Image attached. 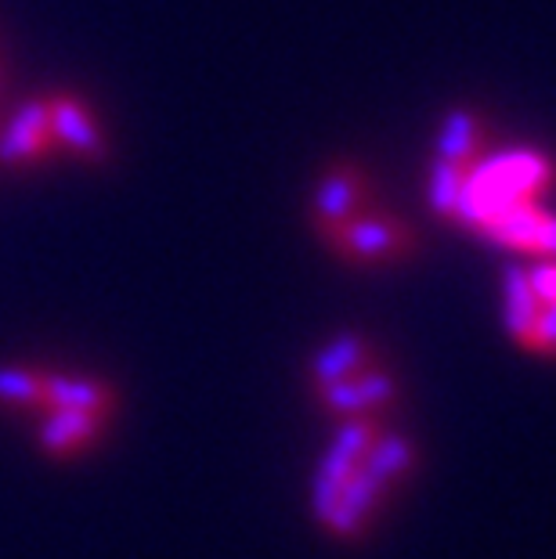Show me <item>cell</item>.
Masks as SVG:
<instances>
[{
  "instance_id": "obj_9",
  "label": "cell",
  "mask_w": 556,
  "mask_h": 559,
  "mask_svg": "<svg viewBox=\"0 0 556 559\" xmlns=\"http://www.w3.org/2000/svg\"><path fill=\"white\" fill-rule=\"evenodd\" d=\"M477 166H466V163H448V159H437L430 163V174H427V199H430V210L437 213L441 221L456 224L459 217V202H463V192L470 185V177Z\"/></svg>"
},
{
  "instance_id": "obj_7",
  "label": "cell",
  "mask_w": 556,
  "mask_h": 559,
  "mask_svg": "<svg viewBox=\"0 0 556 559\" xmlns=\"http://www.w3.org/2000/svg\"><path fill=\"white\" fill-rule=\"evenodd\" d=\"M484 145H488V120L477 109H452L437 130V159L481 166Z\"/></svg>"
},
{
  "instance_id": "obj_12",
  "label": "cell",
  "mask_w": 556,
  "mask_h": 559,
  "mask_svg": "<svg viewBox=\"0 0 556 559\" xmlns=\"http://www.w3.org/2000/svg\"><path fill=\"white\" fill-rule=\"evenodd\" d=\"M390 495H394V484L376 477V473L365 469L362 462L354 466L347 484H343V502H347L351 509H358L365 520H372L376 513H380V509L390 502Z\"/></svg>"
},
{
  "instance_id": "obj_11",
  "label": "cell",
  "mask_w": 556,
  "mask_h": 559,
  "mask_svg": "<svg viewBox=\"0 0 556 559\" xmlns=\"http://www.w3.org/2000/svg\"><path fill=\"white\" fill-rule=\"evenodd\" d=\"M362 466L372 469L376 477H383L390 484H401L412 469H416V448H412V440L383 430L380 440L369 448V455L362 459Z\"/></svg>"
},
{
  "instance_id": "obj_14",
  "label": "cell",
  "mask_w": 556,
  "mask_h": 559,
  "mask_svg": "<svg viewBox=\"0 0 556 559\" xmlns=\"http://www.w3.org/2000/svg\"><path fill=\"white\" fill-rule=\"evenodd\" d=\"M524 350H535L542 358H556V304H542V311L535 318V325L524 340H520Z\"/></svg>"
},
{
  "instance_id": "obj_8",
  "label": "cell",
  "mask_w": 556,
  "mask_h": 559,
  "mask_svg": "<svg viewBox=\"0 0 556 559\" xmlns=\"http://www.w3.org/2000/svg\"><path fill=\"white\" fill-rule=\"evenodd\" d=\"M542 217H546V213L535 206V199H513L495 213L484 235H492L495 242L517 249V253H535Z\"/></svg>"
},
{
  "instance_id": "obj_2",
  "label": "cell",
  "mask_w": 556,
  "mask_h": 559,
  "mask_svg": "<svg viewBox=\"0 0 556 559\" xmlns=\"http://www.w3.org/2000/svg\"><path fill=\"white\" fill-rule=\"evenodd\" d=\"M55 152H76L84 159H98L105 152L102 130L87 105L73 98L33 102L8 123L4 141H0V156L11 166L44 163Z\"/></svg>"
},
{
  "instance_id": "obj_4",
  "label": "cell",
  "mask_w": 556,
  "mask_h": 559,
  "mask_svg": "<svg viewBox=\"0 0 556 559\" xmlns=\"http://www.w3.org/2000/svg\"><path fill=\"white\" fill-rule=\"evenodd\" d=\"M369 195H372V177L365 174L358 163H351V159L329 163L311 195L315 231L329 235L333 228H340V224H347L351 217H358Z\"/></svg>"
},
{
  "instance_id": "obj_6",
  "label": "cell",
  "mask_w": 556,
  "mask_h": 559,
  "mask_svg": "<svg viewBox=\"0 0 556 559\" xmlns=\"http://www.w3.org/2000/svg\"><path fill=\"white\" fill-rule=\"evenodd\" d=\"M376 361H380V354H376L369 340L358 336V332H340V336H333L315 350L311 365H307V376H311V386H326L336 383V379L358 376Z\"/></svg>"
},
{
  "instance_id": "obj_16",
  "label": "cell",
  "mask_w": 556,
  "mask_h": 559,
  "mask_svg": "<svg viewBox=\"0 0 556 559\" xmlns=\"http://www.w3.org/2000/svg\"><path fill=\"white\" fill-rule=\"evenodd\" d=\"M535 253L546 257V260H556V217L546 213L539 224V239H535Z\"/></svg>"
},
{
  "instance_id": "obj_1",
  "label": "cell",
  "mask_w": 556,
  "mask_h": 559,
  "mask_svg": "<svg viewBox=\"0 0 556 559\" xmlns=\"http://www.w3.org/2000/svg\"><path fill=\"white\" fill-rule=\"evenodd\" d=\"M0 401L40 415L47 455L73 459L94 448L113 415V390L87 376H47L29 368H0Z\"/></svg>"
},
{
  "instance_id": "obj_15",
  "label": "cell",
  "mask_w": 556,
  "mask_h": 559,
  "mask_svg": "<svg viewBox=\"0 0 556 559\" xmlns=\"http://www.w3.org/2000/svg\"><path fill=\"white\" fill-rule=\"evenodd\" d=\"M531 289H535L539 304H556V260H546L542 267L528 271Z\"/></svg>"
},
{
  "instance_id": "obj_3",
  "label": "cell",
  "mask_w": 556,
  "mask_h": 559,
  "mask_svg": "<svg viewBox=\"0 0 556 559\" xmlns=\"http://www.w3.org/2000/svg\"><path fill=\"white\" fill-rule=\"evenodd\" d=\"M322 242L340 260L362 267L398 264V260H409L416 253V231L409 228V221L383 210H362L358 217H351L347 224L322 235Z\"/></svg>"
},
{
  "instance_id": "obj_10",
  "label": "cell",
  "mask_w": 556,
  "mask_h": 559,
  "mask_svg": "<svg viewBox=\"0 0 556 559\" xmlns=\"http://www.w3.org/2000/svg\"><path fill=\"white\" fill-rule=\"evenodd\" d=\"M542 311L535 289H531V278L524 267H510L506 271V329H510L513 343H520L535 325V318Z\"/></svg>"
},
{
  "instance_id": "obj_5",
  "label": "cell",
  "mask_w": 556,
  "mask_h": 559,
  "mask_svg": "<svg viewBox=\"0 0 556 559\" xmlns=\"http://www.w3.org/2000/svg\"><path fill=\"white\" fill-rule=\"evenodd\" d=\"M398 394H401V383L383 365V358L351 379H336V383L315 386L318 408L336 423L354 419V415H376L380 408H387V404H394Z\"/></svg>"
},
{
  "instance_id": "obj_13",
  "label": "cell",
  "mask_w": 556,
  "mask_h": 559,
  "mask_svg": "<svg viewBox=\"0 0 556 559\" xmlns=\"http://www.w3.org/2000/svg\"><path fill=\"white\" fill-rule=\"evenodd\" d=\"M387 430L380 415H354V419H343L340 423V430H336V444L343 455H351V459H365L369 455V448L380 440V433Z\"/></svg>"
}]
</instances>
